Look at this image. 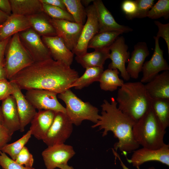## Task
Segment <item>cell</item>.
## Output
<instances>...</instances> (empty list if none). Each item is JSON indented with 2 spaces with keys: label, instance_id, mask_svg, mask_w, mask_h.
I'll return each instance as SVG.
<instances>
[{
  "label": "cell",
  "instance_id": "6da1fadb",
  "mask_svg": "<svg viewBox=\"0 0 169 169\" xmlns=\"http://www.w3.org/2000/svg\"><path fill=\"white\" fill-rule=\"evenodd\" d=\"M79 77L78 73L75 69L51 58L34 62L9 80L21 90H44L58 94L70 89V86Z\"/></svg>",
  "mask_w": 169,
  "mask_h": 169
},
{
  "label": "cell",
  "instance_id": "7a4b0ae2",
  "mask_svg": "<svg viewBox=\"0 0 169 169\" xmlns=\"http://www.w3.org/2000/svg\"><path fill=\"white\" fill-rule=\"evenodd\" d=\"M117 105L113 98H111L110 102L105 99L101 105L100 118L92 127H98L99 130H103L102 136H106L110 131L112 132L118 140L113 149L116 151L119 149L126 155L127 152L135 151L140 146L133 134V127L136 122L122 113Z\"/></svg>",
  "mask_w": 169,
  "mask_h": 169
},
{
  "label": "cell",
  "instance_id": "3957f363",
  "mask_svg": "<svg viewBox=\"0 0 169 169\" xmlns=\"http://www.w3.org/2000/svg\"><path fill=\"white\" fill-rule=\"evenodd\" d=\"M151 99L140 81L124 83L119 89L116 101L118 108L135 122L151 108Z\"/></svg>",
  "mask_w": 169,
  "mask_h": 169
},
{
  "label": "cell",
  "instance_id": "277c9868",
  "mask_svg": "<svg viewBox=\"0 0 169 169\" xmlns=\"http://www.w3.org/2000/svg\"><path fill=\"white\" fill-rule=\"evenodd\" d=\"M132 131L136 141L143 147L157 149L165 144L164 137L166 131L160 125L151 108L135 122Z\"/></svg>",
  "mask_w": 169,
  "mask_h": 169
},
{
  "label": "cell",
  "instance_id": "5b68a950",
  "mask_svg": "<svg viewBox=\"0 0 169 169\" xmlns=\"http://www.w3.org/2000/svg\"><path fill=\"white\" fill-rule=\"evenodd\" d=\"M58 97L65 103L66 114L73 124L80 125L85 120L95 124L100 120L98 108L89 102L83 101L70 89L58 94Z\"/></svg>",
  "mask_w": 169,
  "mask_h": 169
},
{
  "label": "cell",
  "instance_id": "8992f818",
  "mask_svg": "<svg viewBox=\"0 0 169 169\" xmlns=\"http://www.w3.org/2000/svg\"><path fill=\"white\" fill-rule=\"evenodd\" d=\"M7 46L4 65L7 79L9 80L34 62L21 43L18 33L12 36Z\"/></svg>",
  "mask_w": 169,
  "mask_h": 169
},
{
  "label": "cell",
  "instance_id": "52a82bcc",
  "mask_svg": "<svg viewBox=\"0 0 169 169\" xmlns=\"http://www.w3.org/2000/svg\"><path fill=\"white\" fill-rule=\"evenodd\" d=\"M73 125L66 113L55 112L53 123L43 142L48 146L64 143L72 133Z\"/></svg>",
  "mask_w": 169,
  "mask_h": 169
},
{
  "label": "cell",
  "instance_id": "ba28073f",
  "mask_svg": "<svg viewBox=\"0 0 169 169\" xmlns=\"http://www.w3.org/2000/svg\"><path fill=\"white\" fill-rule=\"evenodd\" d=\"M18 33L21 43L34 62L52 58L41 36L31 28Z\"/></svg>",
  "mask_w": 169,
  "mask_h": 169
},
{
  "label": "cell",
  "instance_id": "9c48e42d",
  "mask_svg": "<svg viewBox=\"0 0 169 169\" xmlns=\"http://www.w3.org/2000/svg\"><path fill=\"white\" fill-rule=\"evenodd\" d=\"M87 20L84 25L75 47L71 51L76 56L83 55L87 52L88 43L99 32V27L97 14L93 4L85 8Z\"/></svg>",
  "mask_w": 169,
  "mask_h": 169
},
{
  "label": "cell",
  "instance_id": "30bf717a",
  "mask_svg": "<svg viewBox=\"0 0 169 169\" xmlns=\"http://www.w3.org/2000/svg\"><path fill=\"white\" fill-rule=\"evenodd\" d=\"M57 94L48 90L34 89L27 90L25 96L33 106L38 110H50L66 113L65 108L58 100Z\"/></svg>",
  "mask_w": 169,
  "mask_h": 169
},
{
  "label": "cell",
  "instance_id": "8fae6325",
  "mask_svg": "<svg viewBox=\"0 0 169 169\" xmlns=\"http://www.w3.org/2000/svg\"><path fill=\"white\" fill-rule=\"evenodd\" d=\"M128 49L124 37L119 36L110 46L111 52L109 59L111 62L108 65V69L118 70L122 77L126 81L130 79L125 66V63L128 62L130 58Z\"/></svg>",
  "mask_w": 169,
  "mask_h": 169
},
{
  "label": "cell",
  "instance_id": "7c38bea8",
  "mask_svg": "<svg viewBox=\"0 0 169 169\" xmlns=\"http://www.w3.org/2000/svg\"><path fill=\"white\" fill-rule=\"evenodd\" d=\"M128 162L137 169L145 162L149 161L159 162L169 166V145L165 144L161 148L151 149L143 147L134 151L131 158H126Z\"/></svg>",
  "mask_w": 169,
  "mask_h": 169
},
{
  "label": "cell",
  "instance_id": "4fadbf2b",
  "mask_svg": "<svg viewBox=\"0 0 169 169\" xmlns=\"http://www.w3.org/2000/svg\"><path fill=\"white\" fill-rule=\"evenodd\" d=\"M73 147L64 143L49 146L42 153L47 169H54L59 165L67 164L75 155Z\"/></svg>",
  "mask_w": 169,
  "mask_h": 169
},
{
  "label": "cell",
  "instance_id": "5bb4252c",
  "mask_svg": "<svg viewBox=\"0 0 169 169\" xmlns=\"http://www.w3.org/2000/svg\"><path fill=\"white\" fill-rule=\"evenodd\" d=\"M155 46L153 54L151 59L144 62L142 69V76L141 82L147 83L151 81L159 72L169 71V66L163 57V51L159 46V38L154 36Z\"/></svg>",
  "mask_w": 169,
  "mask_h": 169
},
{
  "label": "cell",
  "instance_id": "9a60e30c",
  "mask_svg": "<svg viewBox=\"0 0 169 169\" xmlns=\"http://www.w3.org/2000/svg\"><path fill=\"white\" fill-rule=\"evenodd\" d=\"M50 21L55 29L57 35L63 40L71 51L77 43L84 25L66 20L50 18Z\"/></svg>",
  "mask_w": 169,
  "mask_h": 169
},
{
  "label": "cell",
  "instance_id": "2e32d148",
  "mask_svg": "<svg viewBox=\"0 0 169 169\" xmlns=\"http://www.w3.org/2000/svg\"><path fill=\"white\" fill-rule=\"evenodd\" d=\"M93 2L98 18L99 27L98 33L118 31L126 33L133 30L128 26L118 23L101 0H94Z\"/></svg>",
  "mask_w": 169,
  "mask_h": 169
},
{
  "label": "cell",
  "instance_id": "e0dca14e",
  "mask_svg": "<svg viewBox=\"0 0 169 169\" xmlns=\"http://www.w3.org/2000/svg\"><path fill=\"white\" fill-rule=\"evenodd\" d=\"M44 44L48 49L52 58L70 66L74 54L66 46L63 39L59 36H41Z\"/></svg>",
  "mask_w": 169,
  "mask_h": 169
},
{
  "label": "cell",
  "instance_id": "ac0fdd59",
  "mask_svg": "<svg viewBox=\"0 0 169 169\" xmlns=\"http://www.w3.org/2000/svg\"><path fill=\"white\" fill-rule=\"evenodd\" d=\"M1 106L3 125L12 135L20 130V124L16 101L11 95L2 101Z\"/></svg>",
  "mask_w": 169,
  "mask_h": 169
},
{
  "label": "cell",
  "instance_id": "d6986e66",
  "mask_svg": "<svg viewBox=\"0 0 169 169\" xmlns=\"http://www.w3.org/2000/svg\"><path fill=\"white\" fill-rule=\"evenodd\" d=\"M11 82L13 88L12 95L16 101L20 124V131L22 132L24 131L25 126L30 123L37 112L26 99L21 90L16 84Z\"/></svg>",
  "mask_w": 169,
  "mask_h": 169
},
{
  "label": "cell",
  "instance_id": "ffe728a7",
  "mask_svg": "<svg viewBox=\"0 0 169 169\" xmlns=\"http://www.w3.org/2000/svg\"><path fill=\"white\" fill-rule=\"evenodd\" d=\"M55 112L50 110H38L30 122L32 135L38 140L44 139L53 121Z\"/></svg>",
  "mask_w": 169,
  "mask_h": 169
},
{
  "label": "cell",
  "instance_id": "44dd1931",
  "mask_svg": "<svg viewBox=\"0 0 169 169\" xmlns=\"http://www.w3.org/2000/svg\"><path fill=\"white\" fill-rule=\"evenodd\" d=\"M149 51L146 43L139 42L135 45L131 54L126 68L130 78L136 79L139 77L146 58L148 56Z\"/></svg>",
  "mask_w": 169,
  "mask_h": 169
},
{
  "label": "cell",
  "instance_id": "7402d4cb",
  "mask_svg": "<svg viewBox=\"0 0 169 169\" xmlns=\"http://www.w3.org/2000/svg\"><path fill=\"white\" fill-rule=\"evenodd\" d=\"M144 86L151 99L169 100V71L158 74Z\"/></svg>",
  "mask_w": 169,
  "mask_h": 169
},
{
  "label": "cell",
  "instance_id": "603a6c76",
  "mask_svg": "<svg viewBox=\"0 0 169 169\" xmlns=\"http://www.w3.org/2000/svg\"><path fill=\"white\" fill-rule=\"evenodd\" d=\"M31 28L27 16L12 14L0 25V41Z\"/></svg>",
  "mask_w": 169,
  "mask_h": 169
},
{
  "label": "cell",
  "instance_id": "cb8c5ba5",
  "mask_svg": "<svg viewBox=\"0 0 169 169\" xmlns=\"http://www.w3.org/2000/svg\"><path fill=\"white\" fill-rule=\"evenodd\" d=\"M110 46L105 48L96 49L90 53L87 52L80 56H76L77 62L84 68L92 67H103L105 61L109 59Z\"/></svg>",
  "mask_w": 169,
  "mask_h": 169
},
{
  "label": "cell",
  "instance_id": "d4e9b609",
  "mask_svg": "<svg viewBox=\"0 0 169 169\" xmlns=\"http://www.w3.org/2000/svg\"><path fill=\"white\" fill-rule=\"evenodd\" d=\"M31 28L41 36L57 35L50 21V18L44 12L27 16Z\"/></svg>",
  "mask_w": 169,
  "mask_h": 169
},
{
  "label": "cell",
  "instance_id": "484cf974",
  "mask_svg": "<svg viewBox=\"0 0 169 169\" xmlns=\"http://www.w3.org/2000/svg\"><path fill=\"white\" fill-rule=\"evenodd\" d=\"M12 13L28 16L43 12L40 0H9Z\"/></svg>",
  "mask_w": 169,
  "mask_h": 169
},
{
  "label": "cell",
  "instance_id": "4316f807",
  "mask_svg": "<svg viewBox=\"0 0 169 169\" xmlns=\"http://www.w3.org/2000/svg\"><path fill=\"white\" fill-rule=\"evenodd\" d=\"M151 109L161 127L166 130L169 126V100L151 99Z\"/></svg>",
  "mask_w": 169,
  "mask_h": 169
},
{
  "label": "cell",
  "instance_id": "83f0119b",
  "mask_svg": "<svg viewBox=\"0 0 169 169\" xmlns=\"http://www.w3.org/2000/svg\"><path fill=\"white\" fill-rule=\"evenodd\" d=\"M119 72L117 69H108L103 71L99 82L101 89L112 92L121 87L124 83L119 77Z\"/></svg>",
  "mask_w": 169,
  "mask_h": 169
},
{
  "label": "cell",
  "instance_id": "f1b7e54d",
  "mask_svg": "<svg viewBox=\"0 0 169 169\" xmlns=\"http://www.w3.org/2000/svg\"><path fill=\"white\" fill-rule=\"evenodd\" d=\"M84 74L79 77L75 82L70 86L76 90H81L88 86L93 83L99 81L104 71V68L92 67L87 68Z\"/></svg>",
  "mask_w": 169,
  "mask_h": 169
},
{
  "label": "cell",
  "instance_id": "f546056e",
  "mask_svg": "<svg viewBox=\"0 0 169 169\" xmlns=\"http://www.w3.org/2000/svg\"><path fill=\"white\" fill-rule=\"evenodd\" d=\"M123 32L118 31H106L98 33L89 42L87 49H95L110 46Z\"/></svg>",
  "mask_w": 169,
  "mask_h": 169
},
{
  "label": "cell",
  "instance_id": "4dcf8cb0",
  "mask_svg": "<svg viewBox=\"0 0 169 169\" xmlns=\"http://www.w3.org/2000/svg\"><path fill=\"white\" fill-rule=\"evenodd\" d=\"M67 11L73 17L74 22L84 25L86 13L85 8L82 4L80 0H63Z\"/></svg>",
  "mask_w": 169,
  "mask_h": 169
},
{
  "label": "cell",
  "instance_id": "1f68e13d",
  "mask_svg": "<svg viewBox=\"0 0 169 169\" xmlns=\"http://www.w3.org/2000/svg\"><path fill=\"white\" fill-rule=\"evenodd\" d=\"M31 136V131L29 130L19 139L12 143L7 144L0 151L8 155L12 159L15 160L17 155L29 141Z\"/></svg>",
  "mask_w": 169,
  "mask_h": 169
},
{
  "label": "cell",
  "instance_id": "d6a6232c",
  "mask_svg": "<svg viewBox=\"0 0 169 169\" xmlns=\"http://www.w3.org/2000/svg\"><path fill=\"white\" fill-rule=\"evenodd\" d=\"M147 17L151 19L163 17L165 19L169 18V0H159L154 4L149 10Z\"/></svg>",
  "mask_w": 169,
  "mask_h": 169
},
{
  "label": "cell",
  "instance_id": "836d02e7",
  "mask_svg": "<svg viewBox=\"0 0 169 169\" xmlns=\"http://www.w3.org/2000/svg\"><path fill=\"white\" fill-rule=\"evenodd\" d=\"M42 4L43 12L51 18L75 22L72 16L67 11L50 5Z\"/></svg>",
  "mask_w": 169,
  "mask_h": 169
},
{
  "label": "cell",
  "instance_id": "e575fe53",
  "mask_svg": "<svg viewBox=\"0 0 169 169\" xmlns=\"http://www.w3.org/2000/svg\"><path fill=\"white\" fill-rule=\"evenodd\" d=\"M121 9L128 19H132L136 17L137 5L136 0H125L122 1Z\"/></svg>",
  "mask_w": 169,
  "mask_h": 169
},
{
  "label": "cell",
  "instance_id": "d590c367",
  "mask_svg": "<svg viewBox=\"0 0 169 169\" xmlns=\"http://www.w3.org/2000/svg\"><path fill=\"white\" fill-rule=\"evenodd\" d=\"M0 165L3 169H35L33 167H27L17 163L6 153L1 151L0 153Z\"/></svg>",
  "mask_w": 169,
  "mask_h": 169
},
{
  "label": "cell",
  "instance_id": "8d00e7d4",
  "mask_svg": "<svg viewBox=\"0 0 169 169\" xmlns=\"http://www.w3.org/2000/svg\"><path fill=\"white\" fill-rule=\"evenodd\" d=\"M17 163L27 167H32L34 159L27 147L24 146L17 155L15 160Z\"/></svg>",
  "mask_w": 169,
  "mask_h": 169
},
{
  "label": "cell",
  "instance_id": "74e56055",
  "mask_svg": "<svg viewBox=\"0 0 169 169\" xmlns=\"http://www.w3.org/2000/svg\"><path fill=\"white\" fill-rule=\"evenodd\" d=\"M137 9L135 18L147 17L149 10L154 4V0H136Z\"/></svg>",
  "mask_w": 169,
  "mask_h": 169
},
{
  "label": "cell",
  "instance_id": "f35d334b",
  "mask_svg": "<svg viewBox=\"0 0 169 169\" xmlns=\"http://www.w3.org/2000/svg\"><path fill=\"white\" fill-rule=\"evenodd\" d=\"M155 24L157 27L158 31L156 37H161L166 43L168 54H169V23L163 24L159 21H154Z\"/></svg>",
  "mask_w": 169,
  "mask_h": 169
},
{
  "label": "cell",
  "instance_id": "ab89813d",
  "mask_svg": "<svg viewBox=\"0 0 169 169\" xmlns=\"http://www.w3.org/2000/svg\"><path fill=\"white\" fill-rule=\"evenodd\" d=\"M13 92L12 83L7 79L0 80V100H3L12 95Z\"/></svg>",
  "mask_w": 169,
  "mask_h": 169
},
{
  "label": "cell",
  "instance_id": "60d3db41",
  "mask_svg": "<svg viewBox=\"0 0 169 169\" xmlns=\"http://www.w3.org/2000/svg\"><path fill=\"white\" fill-rule=\"evenodd\" d=\"M12 136L8 130L0 124V150L11 140Z\"/></svg>",
  "mask_w": 169,
  "mask_h": 169
},
{
  "label": "cell",
  "instance_id": "b9f144b4",
  "mask_svg": "<svg viewBox=\"0 0 169 169\" xmlns=\"http://www.w3.org/2000/svg\"><path fill=\"white\" fill-rule=\"evenodd\" d=\"M0 10L9 16L11 15L12 11L9 0H0Z\"/></svg>",
  "mask_w": 169,
  "mask_h": 169
},
{
  "label": "cell",
  "instance_id": "7bdbcfd3",
  "mask_svg": "<svg viewBox=\"0 0 169 169\" xmlns=\"http://www.w3.org/2000/svg\"><path fill=\"white\" fill-rule=\"evenodd\" d=\"M40 1L42 3L58 7L67 11L63 0H40Z\"/></svg>",
  "mask_w": 169,
  "mask_h": 169
},
{
  "label": "cell",
  "instance_id": "ee69618b",
  "mask_svg": "<svg viewBox=\"0 0 169 169\" xmlns=\"http://www.w3.org/2000/svg\"><path fill=\"white\" fill-rule=\"evenodd\" d=\"M12 37L0 41V59L4 61V55L6 47Z\"/></svg>",
  "mask_w": 169,
  "mask_h": 169
},
{
  "label": "cell",
  "instance_id": "f6af8a7d",
  "mask_svg": "<svg viewBox=\"0 0 169 169\" xmlns=\"http://www.w3.org/2000/svg\"><path fill=\"white\" fill-rule=\"evenodd\" d=\"M4 79H7L4 61L0 59V80Z\"/></svg>",
  "mask_w": 169,
  "mask_h": 169
},
{
  "label": "cell",
  "instance_id": "bcb514c9",
  "mask_svg": "<svg viewBox=\"0 0 169 169\" xmlns=\"http://www.w3.org/2000/svg\"><path fill=\"white\" fill-rule=\"evenodd\" d=\"M114 155L115 156V157H117L120 162V165L121 166L123 169H130L124 164L123 162L122 161L121 159V158L119 155V154L117 153V152L115 151L113 149H112ZM147 169H156V168L154 166H151L149 167Z\"/></svg>",
  "mask_w": 169,
  "mask_h": 169
},
{
  "label": "cell",
  "instance_id": "7dc6e473",
  "mask_svg": "<svg viewBox=\"0 0 169 169\" xmlns=\"http://www.w3.org/2000/svg\"><path fill=\"white\" fill-rule=\"evenodd\" d=\"M9 16L0 10V25L4 23Z\"/></svg>",
  "mask_w": 169,
  "mask_h": 169
},
{
  "label": "cell",
  "instance_id": "c3c4849f",
  "mask_svg": "<svg viewBox=\"0 0 169 169\" xmlns=\"http://www.w3.org/2000/svg\"><path fill=\"white\" fill-rule=\"evenodd\" d=\"M57 167L60 169H74L73 167L69 166L67 164L59 165Z\"/></svg>",
  "mask_w": 169,
  "mask_h": 169
},
{
  "label": "cell",
  "instance_id": "681fc988",
  "mask_svg": "<svg viewBox=\"0 0 169 169\" xmlns=\"http://www.w3.org/2000/svg\"><path fill=\"white\" fill-rule=\"evenodd\" d=\"M94 0H81V2L82 5L86 7H88L90 3L93 2Z\"/></svg>",
  "mask_w": 169,
  "mask_h": 169
},
{
  "label": "cell",
  "instance_id": "f907efd6",
  "mask_svg": "<svg viewBox=\"0 0 169 169\" xmlns=\"http://www.w3.org/2000/svg\"><path fill=\"white\" fill-rule=\"evenodd\" d=\"M3 119L2 113L1 106H0V124L3 125Z\"/></svg>",
  "mask_w": 169,
  "mask_h": 169
},
{
  "label": "cell",
  "instance_id": "816d5d0a",
  "mask_svg": "<svg viewBox=\"0 0 169 169\" xmlns=\"http://www.w3.org/2000/svg\"><path fill=\"white\" fill-rule=\"evenodd\" d=\"M1 152V151L0 150V153Z\"/></svg>",
  "mask_w": 169,
  "mask_h": 169
},
{
  "label": "cell",
  "instance_id": "f5cc1de1",
  "mask_svg": "<svg viewBox=\"0 0 169 169\" xmlns=\"http://www.w3.org/2000/svg\"><path fill=\"white\" fill-rule=\"evenodd\" d=\"M0 169H1L0 168Z\"/></svg>",
  "mask_w": 169,
  "mask_h": 169
}]
</instances>
